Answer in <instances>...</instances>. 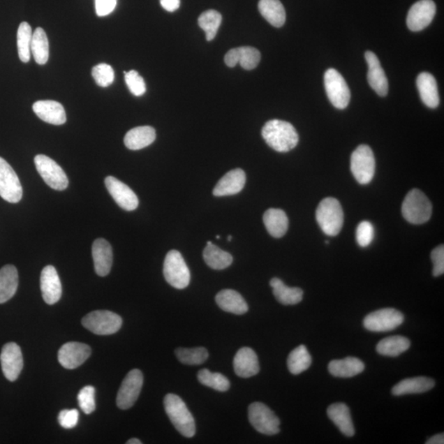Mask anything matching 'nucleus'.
Returning a JSON list of instances; mask_svg holds the SVG:
<instances>
[{
    "label": "nucleus",
    "mask_w": 444,
    "mask_h": 444,
    "mask_svg": "<svg viewBox=\"0 0 444 444\" xmlns=\"http://www.w3.org/2000/svg\"><path fill=\"white\" fill-rule=\"evenodd\" d=\"M262 136L267 145L279 152L293 150L299 142V135L293 124L283 120L272 119L262 129Z\"/></svg>",
    "instance_id": "obj_1"
},
{
    "label": "nucleus",
    "mask_w": 444,
    "mask_h": 444,
    "mask_svg": "<svg viewBox=\"0 0 444 444\" xmlns=\"http://www.w3.org/2000/svg\"><path fill=\"white\" fill-rule=\"evenodd\" d=\"M164 406L175 428L183 436L192 438L196 432L195 422L184 401L177 395L170 393L165 397Z\"/></svg>",
    "instance_id": "obj_2"
},
{
    "label": "nucleus",
    "mask_w": 444,
    "mask_h": 444,
    "mask_svg": "<svg viewBox=\"0 0 444 444\" xmlns=\"http://www.w3.org/2000/svg\"><path fill=\"white\" fill-rule=\"evenodd\" d=\"M316 220L320 228L330 237H336L343 226V210L339 200L326 198L317 208Z\"/></svg>",
    "instance_id": "obj_3"
},
{
    "label": "nucleus",
    "mask_w": 444,
    "mask_h": 444,
    "mask_svg": "<svg viewBox=\"0 0 444 444\" xmlns=\"http://www.w3.org/2000/svg\"><path fill=\"white\" fill-rule=\"evenodd\" d=\"M432 205L425 194L414 188L405 198L401 214L411 224L420 225L427 222L432 216Z\"/></svg>",
    "instance_id": "obj_4"
},
{
    "label": "nucleus",
    "mask_w": 444,
    "mask_h": 444,
    "mask_svg": "<svg viewBox=\"0 0 444 444\" xmlns=\"http://www.w3.org/2000/svg\"><path fill=\"white\" fill-rule=\"evenodd\" d=\"M163 274L166 281L179 290L186 288L191 282V272L182 253L177 251H170L166 254Z\"/></svg>",
    "instance_id": "obj_5"
},
{
    "label": "nucleus",
    "mask_w": 444,
    "mask_h": 444,
    "mask_svg": "<svg viewBox=\"0 0 444 444\" xmlns=\"http://www.w3.org/2000/svg\"><path fill=\"white\" fill-rule=\"evenodd\" d=\"M350 170L360 184L371 182L376 173V158L369 146L360 145L354 151L350 158Z\"/></svg>",
    "instance_id": "obj_6"
},
{
    "label": "nucleus",
    "mask_w": 444,
    "mask_h": 444,
    "mask_svg": "<svg viewBox=\"0 0 444 444\" xmlns=\"http://www.w3.org/2000/svg\"><path fill=\"white\" fill-rule=\"evenodd\" d=\"M122 318L117 313L108 311L91 312L82 318V325L96 335H111L122 326Z\"/></svg>",
    "instance_id": "obj_7"
},
{
    "label": "nucleus",
    "mask_w": 444,
    "mask_h": 444,
    "mask_svg": "<svg viewBox=\"0 0 444 444\" xmlns=\"http://www.w3.org/2000/svg\"><path fill=\"white\" fill-rule=\"evenodd\" d=\"M249 420L258 432L274 436L280 432L281 422L269 407L261 402H254L249 407Z\"/></svg>",
    "instance_id": "obj_8"
},
{
    "label": "nucleus",
    "mask_w": 444,
    "mask_h": 444,
    "mask_svg": "<svg viewBox=\"0 0 444 444\" xmlns=\"http://www.w3.org/2000/svg\"><path fill=\"white\" fill-rule=\"evenodd\" d=\"M325 86L328 99L334 108L339 110L348 108L350 91L348 83L339 71L334 68L327 69L325 74Z\"/></svg>",
    "instance_id": "obj_9"
},
{
    "label": "nucleus",
    "mask_w": 444,
    "mask_h": 444,
    "mask_svg": "<svg viewBox=\"0 0 444 444\" xmlns=\"http://www.w3.org/2000/svg\"><path fill=\"white\" fill-rule=\"evenodd\" d=\"M35 165L46 184L55 191H63L68 186L66 172L54 160L45 155H37Z\"/></svg>",
    "instance_id": "obj_10"
},
{
    "label": "nucleus",
    "mask_w": 444,
    "mask_h": 444,
    "mask_svg": "<svg viewBox=\"0 0 444 444\" xmlns=\"http://www.w3.org/2000/svg\"><path fill=\"white\" fill-rule=\"evenodd\" d=\"M404 321V316L395 309H378L364 319V327L370 332H382L394 330Z\"/></svg>",
    "instance_id": "obj_11"
},
{
    "label": "nucleus",
    "mask_w": 444,
    "mask_h": 444,
    "mask_svg": "<svg viewBox=\"0 0 444 444\" xmlns=\"http://www.w3.org/2000/svg\"><path fill=\"white\" fill-rule=\"evenodd\" d=\"M143 385V376L140 369H133L124 378L119 387L117 404L119 409L128 410L137 401Z\"/></svg>",
    "instance_id": "obj_12"
},
{
    "label": "nucleus",
    "mask_w": 444,
    "mask_h": 444,
    "mask_svg": "<svg viewBox=\"0 0 444 444\" xmlns=\"http://www.w3.org/2000/svg\"><path fill=\"white\" fill-rule=\"evenodd\" d=\"M0 197L11 203L20 202L22 198L20 179L2 157H0Z\"/></svg>",
    "instance_id": "obj_13"
},
{
    "label": "nucleus",
    "mask_w": 444,
    "mask_h": 444,
    "mask_svg": "<svg viewBox=\"0 0 444 444\" xmlns=\"http://www.w3.org/2000/svg\"><path fill=\"white\" fill-rule=\"evenodd\" d=\"M436 13V6L433 0H420L410 8L406 24L413 31H420L432 22Z\"/></svg>",
    "instance_id": "obj_14"
},
{
    "label": "nucleus",
    "mask_w": 444,
    "mask_h": 444,
    "mask_svg": "<svg viewBox=\"0 0 444 444\" xmlns=\"http://www.w3.org/2000/svg\"><path fill=\"white\" fill-rule=\"evenodd\" d=\"M3 376L8 381L15 382L20 377L23 368V357L20 346L15 342L3 346L0 355Z\"/></svg>",
    "instance_id": "obj_15"
},
{
    "label": "nucleus",
    "mask_w": 444,
    "mask_h": 444,
    "mask_svg": "<svg viewBox=\"0 0 444 444\" xmlns=\"http://www.w3.org/2000/svg\"><path fill=\"white\" fill-rule=\"evenodd\" d=\"M91 350L89 345L80 342L71 341L63 345L58 353L60 364L67 369H73L90 357Z\"/></svg>",
    "instance_id": "obj_16"
},
{
    "label": "nucleus",
    "mask_w": 444,
    "mask_h": 444,
    "mask_svg": "<svg viewBox=\"0 0 444 444\" xmlns=\"http://www.w3.org/2000/svg\"><path fill=\"white\" fill-rule=\"evenodd\" d=\"M105 184L110 195L122 209L133 211L138 207L140 201L135 193L128 185L113 177H106Z\"/></svg>",
    "instance_id": "obj_17"
},
{
    "label": "nucleus",
    "mask_w": 444,
    "mask_h": 444,
    "mask_svg": "<svg viewBox=\"0 0 444 444\" xmlns=\"http://www.w3.org/2000/svg\"><path fill=\"white\" fill-rule=\"evenodd\" d=\"M40 290L46 304H54L61 298V281L54 267L49 265L43 268L40 275Z\"/></svg>",
    "instance_id": "obj_18"
},
{
    "label": "nucleus",
    "mask_w": 444,
    "mask_h": 444,
    "mask_svg": "<svg viewBox=\"0 0 444 444\" xmlns=\"http://www.w3.org/2000/svg\"><path fill=\"white\" fill-rule=\"evenodd\" d=\"M261 60V54L256 48L251 46H242L231 49L225 57V63L230 68H233L240 64L246 71H252L256 68Z\"/></svg>",
    "instance_id": "obj_19"
},
{
    "label": "nucleus",
    "mask_w": 444,
    "mask_h": 444,
    "mask_svg": "<svg viewBox=\"0 0 444 444\" xmlns=\"http://www.w3.org/2000/svg\"><path fill=\"white\" fill-rule=\"evenodd\" d=\"M368 64V82L373 91L380 96H385L388 92V80L381 67L377 55L372 52H367L364 54Z\"/></svg>",
    "instance_id": "obj_20"
},
{
    "label": "nucleus",
    "mask_w": 444,
    "mask_h": 444,
    "mask_svg": "<svg viewBox=\"0 0 444 444\" xmlns=\"http://www.w3.org/2000/svg\"><path fill=\"white\" fill-rule=\"evenodd\" d=\"M35 114L43 121L61 126L66 122V113L64 106L54 101H38L32 106Z\"/></svg>",
    "instance_id": "obj_21"
},
{
    "label": "nucleus",
    "mask_w": 444,
    "mask_h": 444,
    "mask_svg": "<svg viewBox=\"0 0 444 444\" xmlns=\"http://www.w3.org/2000/svg\"><path fill=\"white\" fill-rule=\"evenodd\" d=\"M95 271L100 276L110 274L113 263V251L111 245L105 239H97L92 244Z\"/></svg>",
    "instance_id": "obj_22"
},
{
    "label": "nucleus",
    "mask_w": 444,
    "mask_h": 444,
    "mask_svg": "<svg viewBox=\"0 0 444 444\" xmlns=\"http://www.w3.org/2000/svg\"><path fill=\"white\" fill-rule=\"evenodd\" d=\"M246 182V175L242 169H235L226 173L214 189L216 197L235 195L239 193Z\"/></svg>",
    "instance_id": "obj_23"
},
{
    "label": "nucleus",
    "mask_w": 444,
    "mask_h": 444,
    "mask_svg": "<svg viewBox=\"0 0 444 444\" xmlns=\"http://www.w3.org/2000/svg\"><path fill=\"white\" fill-rule=\"evenodd\" d=\"M233 364L235 373L244 378L256 376L260 369L256 351L249 348L239 349Z\"/></svg>",
    "instance_id": "obj_24"
},
{
    "label": "nucleus",
    "mask_w": 444,
    "mask_h": 444,
    "mask_svg": "<svg viewBox=\"0 0 444 444\" xmlns=\"http://www.w3.org/2000/svg\"><path fill=\"white\" fill-rule=\"evenodd\" d=\"M416 85L424 104L429 108H438L439 105L438 85L432 74L427 72L420 73L416 80Z\"/></svg>",
    "instance_id": "obj_25"
},
{
    "label": "nucleus",
    "mask_w": 444,
    "mask_h": 444,
    "mask_svg": "<svg viewBox=\"0 0 444 444\" xmlns=\"http://www.w3.org/2000/svg\"><path fill=\"white\" fill-rule=\"evenodd\" d=\"M216 302L225 312L242 316L249 311V306L242 295L234 290H222L216 296Z\"/></svg>",
    "instance_id": "obj_26"
},
{
    "label": "nucleus",
    "mask_w": 444,
    "mask_h": 444,
    "mask_svg": "<svg viewBox=\"0 0 444 444\" xmlns=\"http://www.w3.org/2000/svg\"><path fill=\"white\" fill-rule=\"evenodd\" d=\"M330 418L340 431L348 437H353L355 434V427L351 419L350 409L344 404H335L328 407L327 410Z\"/></svg>",
    "instance_id": "obj_27"
},
{
    "label": "nucleus",
    "mask_w": 444,
    "mask_h": 444,
    "mask_svg": "<svg viewBox=\"0 0 444 444\" xmlns=\"http://www.w3.org/2000/svg\"><path fill=\"white\" fill-rule=\"evenodd\" d=\"M436 385L434 379L427 377L406 378L400 381L392 387V393L394 396L417 394L431 390Z\"/></svg>",
    "instance_id": "obj_28"
},
{
    "label": "nucleus",
    "mask_w": 444,
    "mask_h": 444,
    "mask_svg": "<svg viewBox=\"0 0 444 444\" xmlns=\"http://www.w3.org/2000/svg\"><path fill=\"white\" fill-rule=\"evenodd\" d=\"M364 370V364L358 358L346 357L334 360L328 364V371L337 378H351L358 376Z\"/></svg>",
    "instance_id": "obj_29"
},
{
    "label": "nucleus",
    "mask_w": 444,
    "mask_h": 444,
    "mask_svg": "<svg viewBox=\"0 0 444 444\" xmlns=\"http://www.w3.org/2000/svg\"><path fill=\"white\" fill-rule=\"evenodd\" d=\"M155 140V129L151 126H141L129 131L124 142L128 149L136 151L151 145Z\"/></svg>",
    "instance_id": "obj_30"
},
{
    "label": "nucleus",
    "mask_w": 444,
    "mask_h": 444,
    "mask_svg": "<svg viewBox=\"0 0 444 444\" xmlns=\"http://www.w3.org/2000/svg\"><path fill=\"white\" fill-rule=\"evenodd\" d=\"M263 222H265L267 232L274 238L284 237L288 230V217L286 212L281 209L270 208V209L267 210L263 215Z\"/></svg>",
    "instance_id": "obj_31"
},
{
    "label": "nucleus",
    "mask_w": 444,
    "mask_h": 444,
    "mask_svg": "<svg viewBox=\"0 0 444 444\" xmlns=\"http://www.w3.org/2000/svg\"><path fill=\"white\" fill-rule=\"evenodd\" d=\"M18 272L13 265H6L0 269V304L6 303L17 293Z\"/></svg>",
    "instance_id": "obj_32"
},
{
    "label": "nucleus",
    "mask_w": 444,
    "mask_h": 444,
    "mask_svg": "<svg viewBox=\"0 0 444 444\" xmlns=\"http://www.w3.org/2000/svg\"><path fill=\"white\" fill-rule=\"evenodd\" d=\"M270 286L277 302L284 305L297 304L303 299V290L299 288H289L279 279H272Z\"/></svg>",
    "instance_id": "obj_33"
},
{
    "label": "nucleus",
    "mask_w": 444,
    "mask_h": 444,
    "mask_svg": "<svg viewBox=\"0 0 444 444\" xmlns=\"http://www.w3.org/2000/svg\"><path fill=\"white\" fill-rule=\"evenodd\" d=\"M258 10L272 26L281 27L285 24V8L280 0H260Z\"/></svg>",
    "instance_id": "obj_34"
},
{
    "label": "nucleus",
    "mask_w": 444,
    "mask_h": 444,
    "mask_svg": "<svg viewBox=\"0 0 444 444\" xmlns=\"http://www.w3.org/2000/svg\"><path fill=\"white\" fill-rule=\"evenodd\" d=\"M203 258L207 265L215 270L225 269L233 262V258L229 253L222 251L211 242H207L203 251Z\"/></svg>",
    "instance_id": "obj_35"
},
{
    "label": "nucleus",
    "mask_w": 444,
    "mask_h": 444,
    "mask_svg": "<svg viewBox=\"0 0 444 444\" xmlns=\"http://www.w3.org/2000/svg\"><path fill=\"white\" fill-rule=\"evenodd\" d=\"M410 342L404 336H392L378 342L376 346L379 355L397 357L410 348Z\"/></svg>",
    "instance_id": "obj_36"
},
{
    "label": "nucleus",
    "mask_w": 444,
    "mask_h": 444,
    "mask_svg": "<svg viewBox=\"0 0 444 444\" xmlns=\"http://www.w3.org/2000/svg\"><path fill=\"white\" fill-rule=\"evenodd\" d=\"M311 355L309 353L306 346L304 345H300L298 348H295L288 356V369L294 376H298L307 370L311 367Z\"/></svg>",
    "instance_id": "obj_37"
},
{
    "label": "nucleus",
    "mask_w": 444,
    "mask_h": 444,
    "mask_svg": "<svg viewBox=\"0 0 444 444\" xmlns=\"http://www.w3.org/2000/svg\"><path fill=\"white\" fill-rule=\"evenodd\" d=\"M31 52L35 61L43 66L49 59V40L45 31L38 27L32 34Z\"/></svg>",
    "instance_id": "obj_38"
},
{
    "label": "nucleus",
    "mask_w": 444,
    "mask_h": 444,
    "mask_svg": "<svg viewBox=\"0 0 444 444\" xmlns=\"http://www.w3.org/2000/svg\"><path fill=\"white\" fill-rule=\"evenodd\" d=\"M222 16L219 12L209 9L198 17V25L205 31L207 41L214 40L221 24Z\"/></svg>",
    "instance_id": "obj_39"
},
{
    "label": "nucleus",
    "mask_w": 444,
    "mask_h": 444,
    "mask_svg": "<svg viewBox=\"0 0 444 444\" xmlns=\"http://www.w3.org/2000/svg\"><path fill=\"white\" fill-rule=\"evenodd\" d=\"M32 34L29 23L22 22L17 30V50L18 57L23 63L29 62L31 59Z\"/></svg>",
    "instance_id": "obj_40"
},
{
    "label": "nucleus",
    "mask_w": 444,
    "mask_h": 444,
    "mask_svg": "<svg viewBox=\"0 0 444 444\" xmlns=\"http://www.w3.org/2000/svg\"><path fill=\"white\" fill-rule=\"evenodd\" d=\"M198 379L202 385L214 388L219 392L228 391L230 386L229 379L223 374L212 373L207 369H203L198 372Z\"/></svg>",
    "instance_id": "obj_41"
},
{
    "label": "nucleus",
    "mask_w": 444,
    "mask_h": 444,
    "mask_svg": "<svg viewBox=\"0 0 444 444\" xmlns=\"http://www.w3.org/2000/svg\"><path fill=\"white\" fill-rule=\"evenodd\" d=\"M180 362L188 365H198L205 363L208 358V351L205 348H178L175 350Z\"/></svg>",
    "instance_id": "obj_42"
},
{
    "label": "nucleus",
    "mask_w": 444,
    "mask_h": 444,
    "mask_svg": "<svg viewBox=\"0 0 444 444\" xmlns=\"http://www.w3.org/2000/svg\"><path fill=\"white\" fill-rule=\"evenodd\" d=\"M91 75L96 84L101 87H108L114 80V72L112 67L106 64H100L92 68Z\"/></svg>",
    "instance_id": "obj_43"
},
{
    "label": "nucleus",
    "mask_w": 444,
    "mask_h": 444,
    "mask_svg": "<svg viewBox=\"0 0 444 444\" xmlns=\"http://www.w3.org/2000/svg\"><path fill=\"white\" fill-rule=\"evenodd\" d=\"M95 393V388L92 386H86L78 393V405L87 415L94 413L96 409Z\"/></svg>",
    "instance_id": "obj_44"
},
{
    "label": "nucleus",
    "mask_w": 444,
    "mask_h": 444,
    "mask_svg": "<svg viewBox=\"0 0 444 444\" xmlns=\"http://www.w3.org/2000/svg\"><path fill=\"white\" fill-rule=\"evenodd\" d=\"M124 78L131 94L136 96H140L146 92V84L145 80L135 71L124 72Z\"/></svg>",
    "instance_id": "obj_45"
},
{
    "label": "nucleus",
    "mask_w": 444,
    "mask_h": 444,
    "mask_svg": "<svg viewBox=\"0 0 444 444\" xmlns=\"http://www.w3.org/2000/svg\"><path fill=\"white\" fill-rule=\"evenodd\" d=\"M374 237L373 225L369 221L360 222L356 229V240L360 246L367 247L373 242Z\"/></svg>",
    "instance_id": "obj_46"
},
{
    "label": "nucleus",
    "mask_w": 444,
    "mask_h": 444,
    "mask_svg": "<svg viewBox=\"0 0 444 444\" xmlns=\"http://www.w3.org/2000/svg\"><path fill=\"white\" fill-rule=\"evenodd\" d=\"M80 418V413L76 409L63 410L58 416V422L64 429H73L76 427Z\"/></svg>",
    "instance_id": "obj_47"
},
{
    "label": "nucleus",
    "mask_w": 444,
    "mask_h": 444,
    "mask_svg": "<svg viewBox=\"0 0 444 444\" xmlns=\"http://www.w3.org/2000/svg\"><path fill=\"white\" fill-rule=\"evenodd\" d=\"M431 259L434 265L433 275L439 276L444 274V246L443 244L433 249Z\"/></svg>",
    "instance_id": "obj_48"
},
{
    "label": "nucleus",
    "mask_w": 444,
    "mask_h": 444,
    "mask_svg": "<svg viewBox=\"0 0 444 444\" xmlns=\"http://www.w3.org/2000/svg\"><path fill=\"white\" fill-rule=\"evenodd\" d=\"M117 6V0H95L96 15L105 17L110 15Z\"/></svg>",
    "instance_id": "obj_49"
},
{
    "label": "nucleus",
    "mask_w": 444,
    "mask_h": 444,
    "mask_svg": "<svg viewBox=\"0 0 444 444\" xmlns=\"http://www.w3.org/2000/svg\"><path fill=\"white\" fill-rule=\"evenodd\" d=\"M160 1L161 6L168 12L177 10L180 6V0H160Z\"/></svg>",
    "instance_id": "obj_50"
},
{
    "label": "nucleus",
    "mask_w": 444,
    "mask_h": 444,
    "mask_svg": "<svg viewBox=\"0 0 444 444\" xmlns=\"http://www.w3.org/2000/svg\"><path fill=\"white\" fill-rule=\"evenodd\" d=\"M444 443V436L443 434H438L436 436H434L429 439L427 442V444H443Z\"/></svg>",
    "instance_id": "obj_51"
},
{
    "label": "nucleus",
    "mask_w": 444,
    "mask_h": 444,
    "mask_svg": "<svg viewBox=\"0 0 444 444\" xmlns=\"http://www.w3.org/2000/svg\"><path fill=\"white\" fill-rule=\"evenodd\" d=\"M127 444H141L142 443L140 439L138 438H131L126 443Z\"/></svg>",
    "instance_id": "obj_52"
},
{
    "label": "nucleus",
    "mask_w": 444,
    "mask_h": 444,
    "mask_svg": "<svg viewBox=\"0 0 444 444\" xmlns=\"http://www.w3.org/2000/svg\"><path fill=\"white\" fill-rule=\"evenodd\" d=\"M228 239L229 240V242H230V240L232 239V237H231V235H229Z\"/></svg>",
    "instance_id": "obj_53"
}]
</instances>
